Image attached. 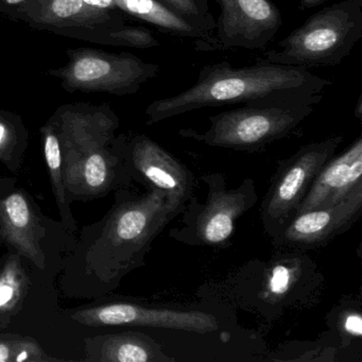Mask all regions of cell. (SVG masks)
<instances>
[{"mask_svg":"<svg viewBox=\"0 0 362 362\" xmlns=\"http://www.w3.org/2000/svg\"><path fill=\"white\" fill-rule=\"evenodd\" d=\"M332 84L304 67L258 62L234 69L214 63L201 69L194 86L158 99L146 109L148 126L204 107L222 105H313Z\"/></svg>","mask_w":362,"mask_h":362,"instance_id":"6da1fadb","label":"cell"},{"mask_svg":"<svg viewBox=\"0 0 362 362\" xmlns=\"http://www.w3.org/2000/svg\"><path fill=\"white\" fill-rule=\"evenodd\" d=\"M182 211L156 188H149L143 196L124 194L88 255L101 281L117 285L124 275L144 266L156 237Z\"/></svg>","mask_w":362,"mask_h":362,"instance_id":"7a4b0ae2","label":"cell"},{"mask_svg":"<svg viewBox=\"0 0 362 362\" xmlns=\"http://www.w3.org/2000/svg\"><path fill=\"white\" fill-rule=\"evenodd\" d=\"M361 37L362 0H342L311 16L257 61L306 69L334 66Z\"/></svg>","mask_w":362,"mask_h":362,"instance_id":"3957f363","label":"cell"},{"mask_svg":"<svg viewBox=\"0 0 362 362\" xmlns=\"http://www.w3.org/2000/svg\"><path fill=\"white\" fill-rule=\"evenodd\" d=\"M200 180L209 188L206 200L199 202L194 194L182 211L181 224L171 228L168 236L192 247H228L237 220L257 203L255 182L247 177L236 188H228L221 173H209Z\"/></svg>","mask_w":362,"mask_h":362,"instance_id":"277c9868","label":"cell"},{"mask_svg":"<svg viewBox=\"0 0 362 362\" xmlns=\"http://www.w3.org/2000/svg\"><path fill=\"white\" fill-rule=\"evenodd\" d=\"M313 112V105H243L209 117L204 132L181 129L179 135L209 147L256 152L291 134Z\"/></svg>","mask_w":362,"mask_h":362,"instance_id":"5b68a950","label":"cell"},{"mask_svg":"<svg viewBox=\"0 0 362 362\" xmlns=\"http://www.w3.org/2000/svg\"><path fill=\"white\" fill-rule=\"evenodd\" d=\"M342 141V135L315 141L279 162L259 207L260 221L271 239L296 215L313 180Z\"/></svg>","mask_w":362,"mask_h":362,"instance_id":"8992f818","label":"cell"},{"mask_svg":"<svg viewBox=\"0 0 362 362\" xmlns=\"http://www.w3.org/2000/svg\"><path fill=\"white\" fill-rule=\"evenodd\" d=\"M67 54V65L50 69L48 74L60 79L63 88L69 92L134 95L160 71L158 65L145 62L128 52L118 54L78 48L69 50Z\"/></svg>","mask_w":362,"mask_h":362,"instance_id":"52a82bcc","label":"cell"},{"mask_svg":"<svg viewBox=\"0 0 362 362\" xmlns=\"http://www.w3.org/2000/svg\"><path fill=\"white\" fill-rule=\"evenodd\" d=\"M220 16L213 37L199 52L262 50L281 29V11L271 0H217Z\"/></svg>","mask_w":362,"mask_h":362,"instance_id":"ba28073f","label":"cell"},{"mask_svg":"<svg viewBox=\"0 0 362 362\" xmlns=\"http://www.w3.org/2000/svg\"><path fill=\"white\" fill-rule=\"evenodd\" d=\"M361 215L362 192L332 206L296 213L271 240L281 251L317 249L351 230Z\"/></svg>","mask_w":362,"mask_h":362,"instance_id":"9c48e42d","label":"cell"},{"mask_svg":"<svg viewBox=\"0 0 362 362\" xmlns=\"http://www.w3.org/2000/svg\"><path fill=\"white\" fill-rule=\"evenodd\" d=\"M86 326H141L169 328L209 334L219 328L217 317L209 313L181 309L154 308L130 303H115L82 309L71 315Z\"/></svg>","mask_w":362,"mask_h":362,"instance_id":"30bf717a","label":"cell"},{"mask_svg":"<svg viewBox=\"0 0 362 362\" xmlns=\"http://www.w3.org/2000/svg\"><path fill=\"white\" fill-rule=\"evenodd\" d=\"M126 154L131 175H137L149 188L162 190L171 205L184 211L197 182L183 163L146 135H136L127 144Z\"/></svg>","mask_w":362,"mask_h":362,"instance_id":"8fae6325","label":"cell"},{"mask_svg":"<svg viewBox=\"0 0 362 362\" xmlns=\"http://www.w3.org/2000/svg\"><path fill=\"white\" fill-rule=\"evenodd\" d=\"M58 127L62 168L109 148L119 120L109 107L66 105L54 118Z\"/></svg>","mask_w":362,"mask_h":362,"instance_id":"7c38bea8","label":"cell"},{"mask_svg":"<svg viewBox=\"0 0 362 362\" xmlns=\"http://www.w3.org/2000/svg\"><path fill=\"white\" fill-rule=\"evenodd\" d=\"M29 24L50 30L103 29L124 26L113 0H30L18 10Z\"/></svg>","mask_w":362,"mask_h":362,"instance_id":"4fadbf2b","label":"cell"},{"mask_svg":"<svg viewBox=\"0 0 362 362\" xmlns=\"http://www.w3.org/2000/svg\"><path fill=\"white\" fill-rule=\"evenodd\" d=\"M362 192V136L332 156L317 173L296 213L332 206Z\"/></svg>","mask_w":362,"mask_h":362,"instance_id":"5bb4252c","label":"cell"},{"mask_svg":"<svg viewBox=\"0 0 362 362\" xmlns=\"http://www.w3.org/2000/svg\"><path fill=\"white\" fill-rule=\"evenodd\" d=\"M0 214L8 243L40 269L45 268V256L40 247L41 226L24 194L14 192L8 196L0 203Z\"/></svg>","mask_w":362,"mask_h":362,"instance_id":"9a60e30c","label":"cell"},{"mask_svg":"<svg viewBox=\"0 0 362 362\" xmlns=\"http://www.w3.org/2000/svg\"><path fill=\"white\" fill-rule=\"evenodd\" d=\"M86 361L171 362L162 345L147 334L136 332L105 334L86 341Z\"/></svg>","mask_w":362,"mask_h":362,"instance_id":"2e32d148","label":"cell"},{"mask_svg":"<svg viewBox=\"0 0 362 362\" xmlns=\"http://www.w3.org/2000/svg\"><path fill=\"white\" fill-rule=\"evenodd\" d=\"M118 9L133 18L153 25L163 33L196 40V48L209 42L213 35L187 18L175 13L158 0H113Z\"/></svg>","mask_w":362,"mask_h":362,"instance_id":"e0dca14e","label":"cell"},{"mask_svg":"<svg viewBox=\"0 0 362 362\" xmlns=\"http://www.w3.org/2000/svg\"><path fill=\"white\" fill-rule=\"evenodd\" d=\"M307 260L308 258L305 260L303 257H294V255L292 257L284 255L271 262L264 271L260 292L262 300L286 302L293 296L296 288L303 281V266Z\"/></svg>","mask_w":362,"mask_h":362,"instance_id":"ac0fdd59","label":"cell"},{"mask_svg":"<svg viewBox=\"0 0 362 362\" xmlns=\"http://www.w3.org/2000/svg\"><path fill=\"white\" fill-rule=\"evenodd\" d=\"M43 137L44 156L46 164L49 170L50 181L54 197L60 209L63 223L67 228L73 230L75 228L73 215L69 209L66 199L64 180H63L62 152H61L60 137H59L58 127L54 119L50 120L46 126L41 129Z\"/></svg>","mask_w":362,"mask_h":362,"instance_id":"d6986e66","label":"cell"},{"mask_svg":"<svg viewBox=\"0 0 362 362\" xmlns=\"http://www.w3.org/2000/svg\"><path fill=\"white\" fill-rule=\"evenodd\" d=\"M28 288V276L20 257L12 255L0 271V327L18 310Z\"/></svg>","mask_w":362,"mask_h":362,"instance_id":"ffe728a7","label":"cell"},{"mask_svg":"<svg viewBox=\"0 0 362 362\" xmlns=\"http://www.w3.org/2000/svg\"><path fill=\"white\" fill-rule=\"evenodd\" d=\"M26 139L22 119L11 112L0 111V162L9 165L26 144Z\"/></svg>","mask_w":362,"mask_h":362,"instance_id":"44dd1931","label":"cell"},{"mask_svg":"<svg viewBox=\"0 0 362 362\" xmlns=\"http://www.w3.org/2000/svg\"><path fill=\"white\" fill-rule=\"evenodd\" d=\"M42 347L33 339H0V362L50 361Z\"/></svg>","mask_w":362,"mask_h":362,"instance_id":"7402d4cb","label":"cell"},{"mask_svg":"<svg viewBox=\"0 0 362 362\" xmlns=\"http://www.w3.org/2000/svg\"><path fill=\"white\" fill-rule=\"evenodd\" d=\"M105 43L116 46H127V47L148 48L158 47L160 45L158 40L152 35L151 31L143 27H126L109 30L105 35Z\"/></svg>","mask_w":362,"mask_h":362,"instance_id":"603a6c76","label":"cell"},{"mask_svg":"<svg viewBox=\"0 0 362 362\" xmlns=\"http://www.w3.org/2000/svg\"><path fill=\"white\" fill-rule=\"evenodd\" d=\"M337 330L345 344L362 337L361 307L359 303L345 304L337 308Z\"/></svg>","mask_w":362,"mask_h":362,"instance_id":"cb8c5ba5","label":"cell"},{"mask_svg":"<svg viewBox=\"0 0 362 362\" xmlns=\"http://www.w3.org/2000/svg\"><path fill=\"white\" fill-rule=\"evenodd\" d=\"M158 1L164 4L175 13L187 18L190 22L194 23L201 28L214 35L216 21L214 20L213 16H209L200 9L196 0H158Z\"/></svg>","mask_w":362,"mask_h":362,"instance_id":"d4e9b609","label":"cell"},{"mask_svg":"<svg viewBox=\"0 0 362 362\" xmlns=\"http://www.w3.org/2000/svg\"><path fill=\"white\" fill-rule=\"evenodd\" d=\"M30 0H0L1 10H21Z\"/></svg>","mask_w":362,"mask_h":362,"instance_id":"484cf974","label":"cell"},{"mask_svg":"<svg viewBox=\"0 0 362 362\" xmlns=\"http://www.w3.org/2000/svg\"><path fill=\"white\" fill-rule=\"evenodd\" d=\"M325 0H300V8L304 10L313 9L322 5Z\"/></svg>","mask_w":362,"mask_h":362,"instance_id":"4316f807","label":"cell"},{"mask_svg":"<svg viewBox=\"0 0 362 362\" xmlns=\"http://www.w3.org/2000/svg\"><path fill=\"white\" fill-rule=\"evenodd\" d=\"M354 115L358 118V119L361 120L362 118V97L360 96L358 98L357 103H356L355 109H354Z\"/></svg>","mask_w":362,"mask_h":362,"instance_id":"83f0119b","label":"cell"},{"mask_svg":"<svg viewBox=\"0 0 362 362\" xmlns=\"http://www.w3.org/2000/svg\"><path fill=\"white\" fill-rule=\"evenodd\" d=\"M196 3L204 13L211 16V11H209V0H196Z\"/></svg>","mask_w":362,"mask_h":362,"instance_id":"f1b7e54d","label":"cell"},{"mask_svg":"<svg viewBox=\"0 0 362 362\" xmlns=\"http://www.w3.org/2000/svg\"><path fill=\"white\" fill-rule=\"evenodd\" d=\"M0 220H1V214H0Z\"/></svg>","mask_w":362,"mask_h":362,"instance_id":"f546056e","label":"cell"}]
</instances>
